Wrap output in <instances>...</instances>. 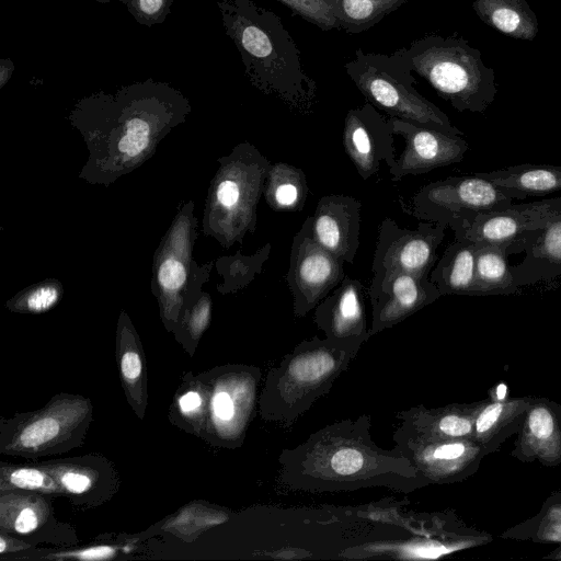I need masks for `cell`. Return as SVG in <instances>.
Segmentation results:
<instances>
[{"instance_id": "7a4b0ae2", "label": "cell", "mask_w": 561, "mask_h": 561, "mask_svg": "<svg viewBox=\"0 0 561 561\" xmlns=\"http://www.w3.org/2000/svg\"><path fill=\"white\" fill-rule=\"evenodd\" d=\"M217 5L250 83L290 111L311 114L317 82L307 73L301 51L280 18L252 0H219Z\"/></svg>"}, {"instance_id": "cb8c5ba5", "label": "cell", "mask_w": 561, "mask_h": 561, "mask_svg": "<svg viewBox=\"0 0 561 561\" xmlns=\"http://www.w3.org/2000/svg\"><path fill=\"white\" fill-rule=\"evenodd\" d=\"M400 426L427 436L458 438L468 435L471 422L455 412H439L424 405L412 407L397 414Z\"/></svg>"}, {"instance_id": "1f68e13d", "label": "cell", "mask_w": 561, "mask_h": 561, "mask_svg": "<svg viewBox=\"0 0 561 561\" xmlns=\"http://www.w3.org/2000/svg\"><path fill=\"white\" fill-rule=\"evenodd\" d=\"M186 279L184 265L174 257L165 259L159 266L158 280L163 290L178 291Z\"/></svg>"}, {"instance_id": "4316f807", "label": "cell", "mask_w": 561, "mask_h": 561, "mask_svg": "<svg viewBox=\"0 0 561 561\" xmlns=\"http://www.w3.org/2000/svg\"><path fill=\"white\" fill-rule=\"evenodd\" d=\"M2 491L62 492L56 479L44 468L8 466L1 469Z\"/></svg>"}, {"instance_id": "f1b7e54d", "label": "cell", "mask_w": 561, "mask_h": 561, "mask_svg": "<svg viewBox=\"0 0 561 561\" xmlns=\"http://www.w3.org/2000/svg\"><path fill=\"white\" fill-rule=\"evenodd\" d=\"M45 469L56 479L61 490L70 494L85 493L94 483L93 472L78 465H49Z\"/></svg>"}, {"instance_id": "74e56055", "label": "cell", "mask_w": 561, "mask_h": 561, "mask_svg": "<svg viewBox=\"0 0 561 561\" xmlns=\"http://www.w3.org/2000/svg\"><path fill=\"white\" fill-rule=\"evenodd\" d=\"M202 403V397L196 391H187L179 399V408L185 415H193L201 409Z\"/></svg>"}, {"instance_id": "9a60e30c", "label": "cell", "mask_w": 561, "mask_h": 561, "mask_svg": "<svg viewBox=\"0 0 561 561\" xmlns=\"http://www.w3.org/2000/svg\"><path fill=\"white\" fill-rule=\"evenodd\" d=\"M368 296L371 304V336L402 322L442 295L428 277L396 273Z\"/></svg>"}, {"instance_id": "f546056e", "label": "cell", "mask_w": 561, "mask_h": 561, "mask_svg": "<svg viewBox=\"0 0 561 561\" xmlns=\"http://www.w3.org/2000/svg\"><path fill=\"white\" fill-rule=\"evenodd\" d=\"M141 25L153 26L165 21L175 0H118Z\"/></svg>"}, {"instance_id": "ac0fdd59", "label": "cell", "mask_w": 561, "mask_h": 561, "mask_svg": "<svg viewBox=\"0 0 561 561\" xmlns=\"http://www.w3.org/2000/svg\"><path fill=\"white\" fill-rule=\"evenodd\" d=\"M88 414V403L62 401L23 423L13 435L10 451L37 454L60 443Z\"/></svg>"}, {"instance_id": "d6986e66", "label": "cell", "mask_w": 561, "mask_h": 561, "mask_svg": "<svg viewBox=\"0 0 561 561\" xmlns=\"http://www.w3.org/2000/svg\"><path fill=\"white\" fill-rule=\"evenodd\" d=\"M478 243L456 239L447 245L430 273V280L440 295L476 296V259Z\"/></svg>"}, {"instance_id": "d590c367", "label": "cell", "mask_w": 561, "mask_h": 561, "mask_svg": "<svg viewBox=\"0 0 561 561\" xmlns=\"http://www.w3.org/2000/svg\"><path fill=\"white\" fill-rule=\"evenodd\" d=\"M502 412V404L494 403L485 408L476 422V428L479 433L486 432L497 421Z\"/></svg>"}, {"instance_id": "ba28073f", "label": "cell", "mask_w": 561, "mask_h": 561, "mask_svg": "<svg viewBox=\"0 0 561 561\" xmlns=\"http://www.w3.org/2000/svg\"><path fill=\"white\" fill-rule=\"evenodd\" d=\"M344 263L316 241L308 216L293 238L285 277L296 318L306 317L342 282Z\"/></svg>"}, {"instance_id": "2e32d148", "label": "cell", "mask_w": 561, "mask_h": 561, "mask_svg": "<svg viewBox=\"0 0 561 561\" xmlns=\"http://www.w3.org/2000/svg\"><path fill=\"white\" fill-rule=\"evenodd\" d=\"M360 202L350 195L322 196L311 220L316 241L342 261L353 265L359 247Z\"/></svg>"}, {"instance_id": "9c48e42d", "label": "cell", "mask_w": 561, "mask_h": 561, "mask_svg": "<svg viewBox=\"0 0 561 561\" xmlns=\"http://www.w3.org/2000/svg\"><path fill=\"white\" fill-rule=\"evenodd\" d=\"M272 163L252 145L240 146L228 167L229 174L216 188V199L226 211L232 239H241L256 225V205Z\"/></svg>"}, {"instance_id": "7402d4cb", "label": "cell", "mask_w": 561, "mask_h": 561, "mask_svg": "<svg viewBox=\"0 0 561 561\" xmlns=\"http://www.w3.org/2000/svg\"><path fill=\"white\" fill-rule=\"evenodd\" d=\"M510 243H478L476 296L510 295L520 289L514 284L510 271Z\"/></svg>"}, {"instance_id": "44dd1931", "label": "cell", "mask_w": 561, "mask_h": 561, "mask_svg": "<svg viewBox=\"0 0 561 561\" xmlns=\"http://www.w3.org/2000/svg\"><path fill=\"white\" fill-rule=\"evenodd\" d=\"M472 8L482 22L508 37L533 41L538 34V20L527 0H474Z\"/></svg>"}, {"instance_id": "4fadbf2b", "label": "cell", "mask_w": 561, "mask_h": 561, "mask_svg": "<svg viewBox=\"0 0 561 561\" xmlns=\"http://www.w3.org/2000/svg\"><path fill=\"white\" fill-rule=\"evenodd\" d=\"M560 204L561 197L511 204L501 210L479 214L450 229L456 239H467L478 243H510L512 248L524 232L536 228Z\"/></svg>"}, {"instance_id": "d4e9b609", "label": "cell", "mask_w": 561, "mask_h": 561, "mask_svg": "<svg viewBox=\"0 0 561 561\" xmlns=\"http://www.w3.org/2000/svg\"><path fill=\"white\" fill-rule=\"evenodd\" d=\"M408 0H336L340 30L359 34L398 10Z\"/></svg>"}, {"instance_id": "d6a6232c", "label": "cell", "mask_w": 561, "mask_h": 561, "mask_svg": "<svg viewBox=\"0 0 561 561\" xmlns=\"http://www.w3.org/2000/svg\"><path fill=\"white\" fill-rule=\"evenodd\" d=\"M60 293L53 285H42L34 288L24 299L25 308L32 312H43L54 307L59 300Z\"/></svg>"}, {"instance_id": "484cf974", "label": "cell", "mask_w": 561, "mask_h": 561, "mask_svg": "<svg viewBox=\"0 0 561 561\" xmlns=\"http://www.w3.org/2000/svg\"><path fill=\"white\" fill-rule=\"evenodd\" d=\"M45 503L34 496L8 495L1 499V525L14 534L27 535L44 522Z\"/></svg>"}, {"instance_id": "7c38bea8", "label": "cell", "mask_w": 561, "mask_h": 561, "mask_svg": "<svg viewBox=\"0 0 561 561\" xmlns=\"http://www.w3.org/2000/svg\"><path fill=\"white\" fill-rule=\"evenodd\" d=\"M261 379L256 367L230 369L218 380L210 399L211 420L218 435L240 442L252 420Z\"/></svg>"}, {"instance_id": "ffe728a7", "label": "cell", "mask_w": 561, "mask_h": 561, "mask_svg": "<svg viewBox=\"0 0 561 561\" xmlns=\"http://www.w3.org/2000/svg\"><path fill=\"white\" fill-rule=\"evenodd\" d=\"M476 174L513 199L545 196L561 191V165L524 163Z\"/></svg>"}, {"instance_id": "277c9868", "label": "cell", "mask_w": 561, "mask_h": 561, "mask_svg": "<svg viewBox=\"0 0 561 561\" xmlns=\"http://www.w3.org/2000/svg\"><path fill=\"white\" fill-rule=\"evenodd\" d=\"M400 50L412 71L458 112L483 113L494 101L493 69L461 36L426 34Z\"/></svg>"}, {"instance_id": "5b68a950", "label": "cell", "mask_w": 561, "mask_h": 561, "mask_svg": "<svg viewBox=\"0 0 561 561\" xmlns=\"http://www.w3.org/2000/svg\"><path fill=\"white\" fill-rule=\"evenodd\" d=\"M344 69L366 101L389 117L463 136L439 107L415 89L412 68L400 49L382 54L357 48Z\"/></svg>"}, {"instance_id": "8d00e7d4", "label": "cell", "mask_w": 561, "mask_h": 561, "mask_svg": "<svg viewBox=\"0 0 561 561\" xmlns=\"http://www.w3.org/2000/svg\"><path fill=\"white\" fill-rule=\"evenodd\" d=\"M209 316H210L209 302L206 301V302H202L201 305H198L196 307V309L194 310L191 321H190V327H191L192 333H194L195 335L201 334L203 332V330L205 329V327L208 324Z\"/></svg>"}, {"instance_id": "8992f818", "label": "cell", "mask_w": 561, "mask_h": 561, "mask_svg": "<svg viewBox=\"0 0 561 561\" xmlns=\"http://www.w3.org/2000/svg\"><path fill=\"white\" fill-rule=\"evenodd\" d=\"M446 228L442 222L422 220L415 229H407L393 219L385 218L378 229L368 295L396 273L428 277L438 260L437 249Z\"/></svg>"}, {"instance_id": "603a6c76", "label": "cell", "mask_w": 561, "mask_h": 561, "mask_svg": "<svg viewBox=\"0 0 561 561\" xmlns=\"http://www.w3.org/2000/svg\"><path fill=\"white\" fill-rule=\"evenodd\" d=\"M309 187L302 169L287 162L272 163L264 185V197L275 211H300Z\"/></svg>"}, {"instance_id": "e0dca14e", "label": "cell", "mask_w": 561, "mask_h": 561, "mask_svg": "<svg viewBox=\"0 0 561 561\" xmlns=\"http://www.w3.org/2000/svg\"><path fill=\"white\" fill-rule=\"evenodd\" d=\"M313 310V322L327 337H370L364 286L358 279L347 274Z\"/></svg>"}, {"instance_id": "6da1fadb", "label": "cell", "mask_w": 561, "mask_h": 561, "mask_svg": "<svg viewBox=\"0 0 561 561\" xmlns=\"http://www.w3.org/2000/svg\"><path fill=\"white\" fill-rule=\"evenodd\" d=\"M367 414L328 424L278 456V482L294 491L352 492L386 488L410 493L428 484L412 462L393 447L383 449L370 434Z\"/></svg>"}, {"instance_id": "30bf717a", "label": "cell", "mask_w": 561, "mask_h": 561, "mask_svg": "<svg viewBox=\"0 0 561 561\" xmlns=\"http://www.w3.org/2000/svg\"><path fill=\"white\" fill-rule=\"evenodd\" d=\"M390 119L394 135L404 140L403 151L389 168L392 181L461 162L468 151L469 145L461 136L399 118Z\"/></svg>"}, {"instance_id": "ab89813d", "label": "cell", "mask_w": 561, "mask_h": 561, "mask_svg": "<svg viewBox=\"0 0 561 561\" xmlns=\"http://www.w3.org/2000/svg\"><path fill=\"white\" fill-rule=\"evenodd\" d=\"M496 393H497V398H499V399H503V398L505 397V393H506V387H505V385H500V386L497 387Z\"/></svg>"}, {"instance_id": "e575fe53", "label": "cell", "mask_w": 561, "mask_h": 561, "mask_svg": "<svg viewBox=\"0 0 561 561\" xmlns=\"http://www.w3.org/2000/svg\"><path fill=\"white\" fill-rule=\"evenodd\" d=\"M531 433L539 438L548 437L553 431V420L543 408L535 409L528 419Z\"/></svg>"}, {"instance_id": "3957f363", "label": "cell", "mask_w": 561, "mask_h": 561, "mask_svg": "<svg viewBox=\"0 0 561 561\" xmlns=\"http://www.w3.org/2000/svg\"><path fill=\"white\" fill-rule=\"evenodd\" d=\"M368 339L313 336L298 343L268 371L259 397L261 417L290 427L329 393Z\"/></svg>"}, {"instance_id": "836d02e7", "label": "cell", "mask_w": 561, "mask_h": 561, "mask_svg": "<svg viewBox=\"0 0 561 561\" xmlns=\"http://www.w3.org/2000/svg\"><path fill=\"white\" fill-rule=\"evenodd\" d=\"M116 554V549L111 546H93L85 549L61 552L56 554L54 558L57 559H75L83 561L92 560H108Z\"/></svg>"}, {"instance_id": "52a82bcc", "label": "cell", "mask_w": 561, "mask_h": 561, "mask_svg": "<svg viewBox=\"0 0 561 561\" xmlns=\"http://www.w3.org/2000/svg\"><path fill=\"white\" fill-rule=\"evenodd\" d=\"M512 202L501 188L476 173L449 176L420 188L412 199V215L450 228L479 214L506 208Z\"/></svg>"}, {"instance_id": "5bb4252c", "label": "cell", "mask_w": 561, "mask_h": 561, "mask_svg": "<svg viewBox=\"0 0 561 561\" xmlns=\"http://www.w3.org/2000/svg\"><path fill=\"white\" fill-rule=\"evenodd\" d=\"M525 255L510 271L514 284L522 288L561 276V204L536 228L524 232L512 245L511 253Z\"/></svg>"}, {"instance_id": "f35d334b", "label": "cell", "mask_w": 561, "mask_h": 561, "mask_svg": "<svg viewBox=\"0 0 561 561\" xmlns=\"http://www.w3.org/2000/svg\"><path fill=\"white\" fill-rule=\"evenodd\" d=\"M14 64L11 58L0 59V89H2L11 79L14 72Z\"/></svg>"}, {"instance_id": "8fae6325", "label": "cell", "mask_w": 561, "mask_h": 561, "mask_svg": "<svg viewBox=\"0 0 561 561\" xmlns=\"http://www.w3.org/2000/svg\"><path fill=\"white\" fill-rule=\"evenodd\" d=\"M394 133L390 117L369 102L346 113L343 128L345 153L363 180L375 175L382 163L396 162Z\"/></svg>"}, {"instance_id": "4dcf8cb0", "label": "cell", "mask_w": 561, "mask_h": 561, "mask_svg": "<svg viewBox=\"0 0 561 561\" xmlns=\"http://www.w3.org/2000/svg\"><path fill=\"white\" fill-rule=\"evenodd\" d=\"M119 367L122 377L127 387L131 389L140 385L144 365L141 355L136 348L127 347L121 351Z\"/></svg>"}, {"instance_id": "60d3db41", "label": "cell", "mask_w": 561, "mask_h": 561, "mask_svg": "<svg viewBox=\"0 0 561 561\" xmlns=\"http://www.w3.org/2000/svg\"><path fill=\"white\" fill-rule=\"evenodd\" d=\"M93 1H96L99 3H110L112 2L113 0H93Z\"/></svg>"}, {"instance_id": "83f0119b", "label": "cell", "mask_w": 561, "mask_h": 561, "mask_svg": "<svg viewBox=\"0 0 561 561\" xmlns=\"http://www.w3.org/2000/svg\"><path fill=\"white\" fill-rule=\"evenodd\" d=\"M286 5L293 14L327 32L340 30L336 15V0H276Z\"/></svg>"}]
</instances>
